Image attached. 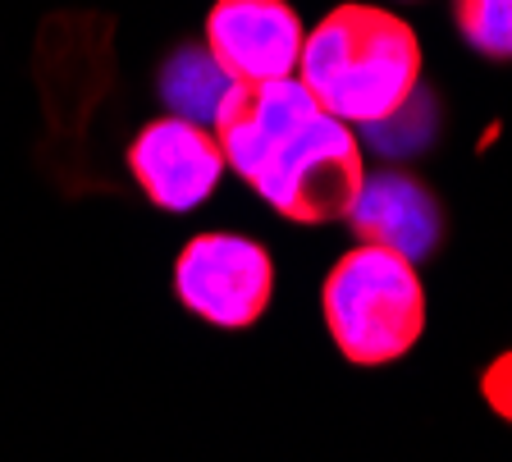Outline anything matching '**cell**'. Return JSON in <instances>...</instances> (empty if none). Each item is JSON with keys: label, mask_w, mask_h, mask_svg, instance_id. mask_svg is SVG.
Here are the masks:
<instances>
[{"label": "cell", "mask_w": 512, "mask_h": 462, "mask_svg": "<svg viewBox=\"0 0 512 462\" xmlns=\"http://www.w3.org/2000/svg\"><path fill=\"white\" fill-rule=\"evenodd\" d=\"M211 133L224 151V170H234L284 220L325 225L348 215L362 193L366 165L352 129L298 78L234 87Z\"/></svg>", "instance_id": "cell-1"}, {"label": "cell", "mask_w": 512, "mask_h": 462, "mask_svg": "<svg viewBox=\"0 0 512 462\" xmlns=\"http://www.w3.org/2000/svg\"><path fill=\"white\" fill-rule=\"evenodd\" d=\"M298 83L343 124L380 129L421 83V46L398 14L371 5L330 10L302 42Z\"/></svg>", "instance_id": "cell-2"}, {"label": "cell", "mask_w": 512, "mask_h": 462, "mask_svg": "<svg viewBox=\"0 0 512 462\" xmlns=\"http://www.w3.org/2000/svg\"><path fill=\"white\" fill-rule=\"evenodd\" d=\"M325 330L357 366L398 362L426 330V293L407 257L375 243H357L334 261L320 289Z\"/></svg>", "instance_id": "cell-3"}, {"label": "cell", "mask_w": 512, "mask_h": 462, "mask_svg": "<svg viewBox=\"0 0 512 462\" xmlns=\"http://www.w3.org/2000/svg\"><path fill=\"white\" fill-rule=\"evenodd\" d=\"M174 293L192 316H202L220 330H247L270 307L275 261L256 238L211 229V234H197L179 252Z\"/></svg>", "instance_id": "cell-4"}, {"label": "cell", "mask_w": 512, "mask_h": 462, "mask_svg": "<svg viewBox=\"0 0 512 462\" xmlns=\"http://www.w3.org/2000/svg\"><path fill=\"white\" fill-rule=\"evenodd\" d=\"M302 19L288 0H215L206 14V51L238 87L298 78Z\"/></svg>", "instance_id": "cell-5"}, {"label": "cell", "mask_w": 512, "mask_h": 462, "mask_svg": "<svg viewBox=\"0 0 512 462\" xmlns=\"http://www.w3.org/2000/svg\"><path fill=\"white\" fill-rule=\"evenodd\" d=\"M128 170L160 211H192L220 188L224 151L211 129L165 115L128 142Z\"/></svg>", "instance_id": "cell-6"}, {"label": "cell", "mask_w": 512, "mask_h": 462, "mask_svg": "<svg viewBox=\"0 0 512 462\" xmlns=\"http://www.w3.org/2000/svg\"><path fill=\"white\" fill-rule=\"evenodd\" d=\"M352 229L362 234V243H375V248H389L398 257L416 261L435 252L439 243V206L435 197L421 188L407 174H375V179H362V193L348 206Z\"/></svg>", "instance_id": "cell-7"}, {"label": "cell", "mask_w": 512, "mask_h": 462, "mask_svg": "<svg viewBox=\"0 0 512 462\" xmlns=\"http://www.w3.org/2000/svg\"><path fill=\"white\" fill-rule=\"evenodd\" d=\"M234 78L215 65V55L206 46H183L165 60L160 69V97L170 106L174 119H188V124H215V115L224 110V101L234 97Z\"/></svg>", "instance_id": "cell-8"}, {"label": "cell", "mask_w": 512, "mask_h": 462, "mask_svg": "<svg viewBox=\"0 0 512 462\" xmlns=\"http://www.w3.org/2000/svg\"><path fill=\"white\" fill-rule=\"evenodd\" d=\"M458 28L471 51L512 60V0H458Z\"/></svg>", "instance_id": "cell-9"}, {"label": "cell", "mask_w": 512, "mask_h": 462, "mask_svg": "<svg viewBox=\"0 0 512 462\" xmlns=\"http://www.w3.org/2000/svg\"><path fill=\"white\" fill-rule=\"evenodd\" d=\"M480 389H485V398H490V408L512 421V353H503L499 362L480 376Z\"/></svg>", "instance_id": "cell-10"}]
</instances>
